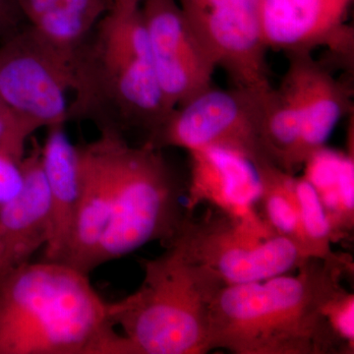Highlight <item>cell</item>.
<instances>
[{
    "label": "cell",
    "mask_w": 354,
    "mask_h": 354,
    "mask_svg": "<svg viewBox=\"0 0 354 354\" xmlns=\"http://www.w3.org/2000/svg\"><path fill=\"white\" fill-rule=\"evenodd\" d=\"M295 274L223 286L211 305L207 351L234 354L353 353L328 318L330 302L346 291L349 255L310 258Z\"/></svg>",
    "instance_id": "6da1fadb"
},
{
    "label": "cell",
    "mask_w": 354,
    "mask_h": 354,
    "mask_svg": "<svg viewBox=\"0 0 354 354\" xmlns=\"http://www.w3.org/2000/svg\"><path fill=\"white\" fill-rule=\"evenodd\" d=\"M0 354H137L109 302L68 264L28 263L0 283Z\"/></svg>",
    "instance_id": "7a4b0ae2"
},
{
    "label": "cell",
    "mask_w": 354,
    "mask_h": 354,
    "mask_svg": "<svg viewBox=\"0 0 354 354\" xmlns=\"http://www.w3.org/2000/svg\"><path fill=\"white\" fill-rule=\"evenodd\" d=\"M69 120L94 121L101 129L130 128L148 139L169 115L151 55L141 6L111 8L73 62Z\"/></svg>",
    "instance_id": "3957f363"
},
{
    "label": "cell",
    "mask_w": 354,
    "mask_h": 354,
    "mask_svg": "<svg viewBox=\"0 0 354 354\" xmlns=\"http://www.w3.org/2000/svg\"><path fill=\"white\" fill-rule=\"evenodd\" d=\"M143 267L138 290L109 304L115 327L137 354L208 353L209 310L225 281L176 241Z\"/></svg>",
    "instance_id": "277c9868"
},
{
    "label": "cell",
    "mask_w": 354,
    "mask_h": 354,
    "mask_svg": "<svg viewBox=\"0 0 354 354\" xmlns=\"http://www.w3.org/2000/svg\"><path fill=\"white\" fill-rule=\"evenodd\" d=\"M176 176L160 149L131 146L121 135L116 148V188L111 221L92 270L150 242L169 246L188 216Z\"/></svg>",
    "instance_id": "5b68a950"
},
{
    "label": "cell",
    "mask_w": 354,
    "mask_h": 354,
    "mask_svg": "<svg viewBox=\"0 0 354 354\" xmlns=\"http://www.w3.org/2000/svg\"><path fill=\"white\" fill-rule=\"evenodd\" d=\"M172 241L227 286L295 272L310 259L295 242L277 234L261 214L237 218L218 209L195 220L189 213Z\"/></svg>",
    "instance_id": "8992f818"
},
{
    "label": "cell",
    "mask_w": 354,
    "mask_h": 354,
    "mask_svg": "<svg viewBox=\"0 0 354 354\" xmlns=\"http://www.w3.org/2000/svg\"><path fill=\"white\" fill-rule=\"evenodd\" d=\"M73 69L26 24L0 41V102L32 133L69 120Z\"/></svg>",
    "instance_id": "52a82bcc"
},
{
    "label": "cell",
    "mask_w": 354,
    "mask_h": 354,
    "mask_svg": "<svg viewBox=\"0 0 354 354\" xmlns=\"http://www.w3.org/2000/svg\"><path fill=\"white\" fill-rule=\"evenodd\" d=\"M266 93L255 95L212 86L174 109L146 143L188 152L220 147L242 153L255 165L270 164L259 140L261 97Z\"/></svg>",
    "instance_id": "ba28073f"
},
{
    "label": "cell",
    "mask_w": 354,
    "mask_h": 354,
    "mask_svg": "<svg viewBox=\"0 0 354 354\" xmlns=\"http://www.w3.org/2000/svg\"><path fill=\"white\" fill-rule=\"evenodd\" d=\"M216 68L232 87L262 94L272 88L261 37L259 0H177Z\"/></svg>",
    "instance_id": "9c48e42d"
},
{
    "label": "cell",
    "mask_w": 354,
    "mask_h": 354,
    "mask_svg": "<svg viewBox=\"0 0 354 354\" xmlns=\"http://www.w3.org/2000/svg\"><path fill=\"white\" fill-rule=\"evenodd\" d=\"M141 11L158 86L171 113L213 86L216 66L177 0H142Z\"/></svg>",
    "instance_id": "30bf717a"
},
{
    "label": "cell",
    "mask_w": 354,
    "mask_h": 354,
    "mask_svg": "<svg viewBox=\"0 0 354 354\" xmlns=\"http://www.w3.org/2000/svg\"><path fill=\"white\" fill-rule=\"evenodd\" d=\"M122 133L101 129L95 141L79 146L81 195L68 252L62 263L85 274L111 221L116 188V148Z\"/></svg>",
    "instance_id": "8fae6325"
},
{
    "label": "cell",
    "mask_w": 354,
    "mask_h": 354,
    "mask_svg": "<svg viewBox=\"0 0 354 354\" xmlns=\"http://www.w3.org/2000/svg\"><path fill=\"white\" fill-rule=\"evenodd\" d=\"M353 0H259L263 44L286 53H311L316 46L349 48L346 13Z\"/></svg>",
    "instance_id": "7c38bea8"
},
{
    "label": "cell",
    "mask_w": 354,
    "mask_h": 354,
    "mask_svg": "<svg viewBox=\"0 0 354 354\" xmlns=\"http://www.w3.org/2000/svg\"><path fill=\"white\" fill-rule=\"evenodd\" d=\"M288 57L290 64L279 90L299 118L300 156L304 167L310 156L326 147L339 121L351 111V95L311 53Z\"/></svg>",
    "instance_id": "4fadbf2b"
},
{
    "label": "cell",
    "mask_w": 354,
    "mask_h": 354,
    "mask_svg": "<svg viewBox=\"0 0 354 354\" xmlns=\"http://www.w3.org/2000/svg\"><path fill=\"white\" fill-rule=\"evenodd\" d=\"M23 158L24 185L19 194L0 209V283L28 264L50 241L48 187L41 162V144L31 139Z\"/></svg>",
    "instance_id": "5bb4252c"
},
{
    "label": "cell",
    "mask_w": 354,
    "mask_h": 354,
    "mask_svg": "<svg viewBox=\"0 0 354 354\" xmlns=\"http://www.w3.org/2000/svg\"><path fill=\"white\" fill-rule=\"evenodd\" d=\"M188 213L201 202L232 218L260 214L258 204L261 179L255 165L245 156L230 149L209 147L191 151Z\"/></svg>",
    "instance_id": "9a60e30c"
},
{
    "label": "cell",
    "mask_w": 354,
    "mask_h": 354,
    "mask_svg": "<svg viewBox=\"0 0 354 354\" xmlns=\"http://www.w3.org/2000/svg\"><path fill=\"white\" fill-rule=\"evenodd\" d=\"M65 124L48 127L41 162L50 201V235L44 260L62 262L68 252L81 195L79 146L70 142Z\"/></svg>",
    "instance_id": "2e32d148"
},
{
    "label": "cell",
    "mask_w": 354,
    "mask_h": 354,
    "mask_svg": "<svg viewBox=\"0 0 354 354\" xmlns=\"http://www.w3.org/2000/svg\"><path fill=\"white\" fill-rule=\"evenodd\" d=\"M26 24L41 41L72 65L111 0H16Z\"/></svg>",
    "instance_id": "e0dca14e"
},
{
    "label": "cell",
    "mask_w": 354,
    "mask_h": 354,
    "mask_svg": "<svg viewBox=\"0 0 354 354\" xmlns=\"http://www.w3.org/2000/svg\"><path fill=\"white\" fill-rule=\"evenodd\" d=\"M304 167V176L325 209L333 241L349 239L354 227L353 152L344 155L324 147L310 156Z\"/></svg>",
    "instance_id": "ac0fdd59"
},
{
    "label": "cell",
    "mask_w": 354,
    "mask_h": 354,
    "mask_svg": "<svg viewBox=\"0 0 354 354\" xmlns=\"http://www.w3.org/2000/svg\"><path fill=\"white\" fill-rule=\"evenodd\" d=\"M261 179V195L258 208L263 218L277 232L288 237L312 257L300 221L293 174L272 164L256 165Z\"/></svg>",
    "instance_id": "d6986e66"
},
{
    "label": "cell",
    "mask_w": 354,
    "mask_h": 354,
    "mask_svg": "<svg viewBox=\"0 0 354 354\" xmlns=\"http://www.w3.org/2000/svg\"><path fill=\"white\" fill-rule=\"evenodd\" d=\"M293 188L299 211L300 221L312 257L334 259L341 253L332 248V232L329 221L315 188L304 176L293 178Z\"/></svg>",
    "instance_id": "ffe728a7"
},
{
    "label": "cell",
    "mask_w": 354,
    "mask_h": 354,
    "mask_svg": "<svg viewBox=\"0 0 354 354\" xmlns=\"http://www.w3.org/2000/svg\"><path fill=\"white\" fill-rule=\"evenodd\" d=\"M26 152L0 146V209L19 194L24 185L23 158Z\"/></svg>",
    "instance_id": "44dd1931"
},
{
    "label": "cell",
    "mask_w": 354,
    "mask_h": 354,
    "mask_svg": "<svg viewBox=\"0 0 354 354\" xmlns=\"http://www.w3.org/2000/svg\"><path fill=\"white\" fill-rule=\"evenodd\" d=\"M328 318L337 337L353 353L354 346V297L344 291L330 302L327 310Z\"/></svg>",
    "instance_id": "7402d4cb"
},
{
    "label": "cell",
    "mask_w": 354,
    "mask_h": 354,
    "mask_svg": "<svg viewBox=\"0 0 354 354\" xmlns=\"http://www.w3.org/2000/svg\"><path fill=\"white\" fill-rule=\"evenodd\" d=\"M32 132L0 102V146L9 147L26 152L25 146Z\"/></svg>",
    "instance_id": "603a6c76"
},
{
    "label": "cell",
    "mask_w": 354,
    "mask_h": 354,
    "mask_svg": "<svg viewBox=\"0 0 354 354\" xmlns=\"http://www.w3.org/2000/svg\"><path fill=\"white\" fill-rule=\"evenodd\" d=\"M26 21L16 0H0V41L17 32Z\"/></svg>",
    "instance_id": "cb8c5ba5"
},
{
    "label": "cell",
    "mask_w": 354,
    "mask_h": 354,
    "mask_svg": "<svg viewBox=\"0 0 354 354\" xmlns=\"http://www.w3.org/2000/svg\"><path fill=\"white\" fill-rule=\"evenodd\" d=\"M142 0H113L111 8L130 9L141 6Z\"/></svg>",
    "instance_id": "d4e9b609"
},
{
    "label": "cell",
    "mask_w": 354,
    "mask_h": 354,
    "mask_svg": "<svg viewBox=\"0 0 354 354\" xmlns=\"http://www.w3.org/2000/svg\"><path fill=\"white\" fill-rule=\"evenodd\" d=\"M111 2H113V0H111Z\"/></svg>",
    "instance_id": "484cf974"
}]
</instances>
